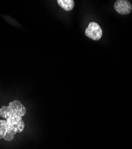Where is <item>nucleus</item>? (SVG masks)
Masks as SVG:
<instances>
[{
    "label": "nucleus",
    "mask_w": 132,
    "mask_h": 149,
    "mask_svg": "<svg viewBox=\"0 0 132 149\" xmlns=\"http://www.w3.org/2000/svg\"><path fill=\"white\" fill-rule=\"evenodd\" d=\"M58 5L66 11H70L73 8L75 2L73 0H58Z\"/></svg>",
    "instance_id": "5"
},
{
    "label": "nucleus",
    "mask_w": 132,
    "mask_h": 149,
    "mask_svg": "<svg viewBox=\"0 0 132 149\" xmlns=\"http://www.w3.org/2000/svg\"><path fill=\"white\" fill-rule=\"evenodd\" d=\"M13 115V114L8 106H4L0 109V116L6 118L7 120Z\"/></svg>",
    "instance_id": "6"
},
{
    "label": "nucleus",
    "mask_w": 132,
    "mask_h": 149,
    "mask_svg": "<svg viewBox=\"0 0 132 149\" xmlns=\"http://www.w3.org/2000/svg\"><path fill=\"white\" fill-rule=\"evenodd\" d=\"M8 107H10L13 115L22 117L26 114V111L25 106L18 100H15L10 102L8 104Z\"/></svg>",
    "instance_id": "4"
},
{
    "label": "nucleus",
    "mask_w": 132,
    "mask_h": 149,
    "mask_svg": "<svg viewBox=\"0 0 132 149\" xmlns=\"http://www.w3.org/2000/svg\"><path fill=\"white\" fill-rule=\"evenodd\" d=\"M85 35L93 40L98 41L101 38L102 30L97 23L91 22L85 30Z\"/></svg>",
    "instance_id": "1"
},
{
    "label": "nucleus",
    "mask_w": 132,
    "mask_h": 149,
    "mask_svg": "<svg viewBox=\"0 0 132 149\" xmlns=\"http://www.w3.org/2000/svg\"><path fill=\"white\" fill-rule=\"evenodd\" d=\"M15 134H16V133L14 131H13L8 128L6 133V134H5V135H4V139L6 141H10L13 140Z\"/></svg>",
    "instance_id": "8"
},
{
    "label": "nucleus",
    "mask_w": 132,
    "mask_h": 149,
    "mask_svg": "<svg viewBox=\"0 0 132 149\" xmlns=\"http://www.w3.org/2000/svg\"><path fill=\"white\" fill-rule=\"evenodd\" d=\"M114 8L119 14L128 15L131 11L132 7L130 3L126 0H118L114 4Z\"/></svg>",
    "instance_id": "3"
},
{
    "label": "nucleus",
    "mask_w": 132,
    "mask_h": 149,
    "mask_svg": "<svg viewBox=\"0 0 132 149\" xmlns=\"http://www.w3.org/2000/svg\"><path fill=\"white\" fill-rule=\"evenodd\" d=\"M8 128L16 134L21 132L25 128V123L22 120V117L13 115L7 120Z\"/></svg>",
    "instance_id": "2"
},
{
    "label": "nucleus",
    "mask_w": 132,
    "mask_h": 149,
    "mask_svg": "<svg viewBox=\"0 0 132 149\" xmlns=\"http://www.w3.org/2000/svg\"><path fill=\"white\" fill-rule=\"evenodd\" d=\"M8 125L7 120H0V139H4V136L8 130Z\"/></svg>",
    "instance_id": "7"
}]
</instances>
